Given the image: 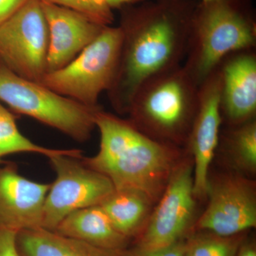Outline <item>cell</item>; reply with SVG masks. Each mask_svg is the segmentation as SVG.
<instances>
[{
  "label": "cell",
  "instance_id": "1",
  "mask_svg": "<svg viewBox=\"0 0 256 256\" xmlns=\"http://www.w3.org/2000/svg\"><path fill=\"white\" fill-rule=\"evenodd\" d=\"M196 0H146L120 10V53L108 92L112 108L128 114L144 82L182 65L188 52Z\"/></svg>",
  "mask_w": 256,
  "mask_h": 256
},
{
  "label": "cell",
  "instance_id": "2",
  "mask_svg": "<svg viewBox=\"0 0 256 256\" xmlns=\"http://www.w3.org/2000/svg\"><path fill=\"white\" fill-rule=\"evenodd\" d=\"M95 122L100 148L92 158L82 156V162L107 176L114 190H138L156 204L183 158L180 146L156 140L129 120L102 108L96 112Z\"/></svg>",
  "mask_w": 256,
  "mask_h": 256
},
{
  "label": "cell",
  "instance_id": "3",
  "mask_svg": "<svg viewBox=\"0 0 256 256\" xmlns=\"http://www.w3.org/2000/svg\"><path fill=\"white\" fill-rule=\"evenodd\" d=\"M248 1L197 2L182 66L198 86L226 57L236 52L255 50L256 22Z\"/></svg>",
  "mask_w": 256,
  "mask_h": 256
},
{
  "label": "cell",
  "instance_id": "4",
  "mask_svg": "<svg viewBox=\"0 0 256 256\" xmlns=\"http://www.w3.org/2000/svg\"><path fill=\"white\" fill-rule=\"evenodd\" d=\"M198 87L182 64L163 72L138 89L128 120L156 140L185 144L198 106Z\"/></svg>",
  "mask_w": 256,
  "mask_h": 256
},
{
  "label": "cell",
  "instance_id": "5",
  "mask_svg": "<svg viewBox=\"0 0 256 256\" xmlns=\"http://www.w3.org/2000/svg\"><path fill=\"white\" fill-rule=\"evenodd\" d=\"M0 102L12 112L24 114L58 130L79 142L90 139L96 112L38 82L24 78L0 64Z\"/></svg>",
  "mask_w": 256,
  "mask_h": 256
},
{
  "label": "cell",
  "instance_id": "6",
  "mask_svg": "<svg viewBox=\"0 0 256 256\" xmlns=\"http://www.w3.org/2000/svg\"><path fill=\"white\" fill-rule=\"evenodd\" d=\"M120 26H106L99 36L66 66L46 74L41 84L82 105L96 107L114 82L120 53Z\"/></svg>",
  "mask_w": 256,
  "mask_h": 256
},
{
  "label": "cell",
  "instance_id": "7",
  "mask_svg": "<svg viewBox=\"0 0 256 256\" xmlns=\"http://www.w3.org/2000/svg\"><path fill=\"white\" fill-rule=\"evenodd\" d=\"M82 158H48L56 178L50 184L45 200L42 228L54 230L72 212L100 205L116 190L107 176L87 166Z\"/></svg>",
  "mask_w": 256,
  "mask_h": 256
},
{
  "label": "cell",
  "instance_id": "8",
  "mask_svg": "<svg viewBox=\"0 0 256 256\" xmlns=\"http://www.w3.org/2000/svg\"><path fill=\"white\" fill-rule=\"evenodd\" d=\"M48 30L41 0H28L0 26V64L40 82L47 72Z\"/></svg>",
  "mask_w": 256,
  "mask_h": 256
},
{
  "label": "cell",
  "instance_id": "9",
  "mask_svg": "<svg viewBox=\"0 0 256 256\" xmlns=\"http://www.w3.org/2000/svg\"><path fill=\"white\" fill-rule=\"evenodd\" d=\"M196 200L193 160L184 156L173 170L142 233L131 244L144 248H156L186 238L194 225Z\"/></svg>",
  "mask_w": 256,
  "mask_h": 256
},
{
  "label": "cell",
  "instance_id": "10",
  "mask_svg": "<svg viewBox=\"0 0 256 256\" xmlns=\"http://www.w3.org/2000/svg\"><path fill=\"white\" fill-rule=\"evenodd\" d=\"M206 210L192 230L222 236L247 233L256 226L255 182L238 173H226L208 180Z\"/></svg>",
  "mask_w": 256,
  "mask_h": 256
},
{
  "label": "cell",
  "instance_id": "11",
  "mask_svg": "<svg viewBox=\"0 0 256 256\" xmlns=\"http://www.w3.org/2000/svg\"><path fill=\"white\" fill-rule=\"evenodd\" d=\"M220 75L217 68L198 87L196 114L186 144L193 160L194 194L206 198L210 164L218 149L222 120Z\"/></svg>",
  "mask_w": 256,
  "mask_h": 256
},
{
  "label": "cell",
  "instance_id": "12",
  "mask_svg": "<svg viewBox=\"0 0 256 256\" xmlns=\"http://www.w3.org/2000/svg\"><path fill=\"white\" fill-rule=\"evenodd\" d=\"M50 186L24 178L14 163H3L0 166V227L18 232L42 228Z\"/></svg>",
  "mask_w": 256,
  "mask_h": 256
},
{
  "label": "cell",
  "instance_id": "13",
  "mask_svg": "<svg viewBox=\"0 0 256 256\" xmlns=\"http://www.w3.org/2000/svg\"><path fill=\"white\" fill-rule=\"evenodd\" d=\"M41 4L48 30V74L72 62L106 26L73 10L42 0Z\"/></svg>",
  "mask_w": 256,
  "mask_h": 256
},
{
  "label": "cell",
  "instance_id": "14",
  "mask_svg": "<svg viewBox=\"0 0 256 256\" xmlns=\"http://www.w3.org/2000/svg\"><path fill=\"white\" fill-rule=\"evenodd\" d=\"M220 75V112L227 126L256 119L255 50L236 52L218 66Z\"/></svg>",
  "mask_w": 256,
  "mask_h": 256
},
{
  "label": "cell",
  "instance_id": "15",
  "mask_svg": "<svg viewBox=\"0 0 256 256\" xmlns=\"http://www.w3.org/2000/svg\"><path fill=\"white\" fill-rule=\"evenodd\" d=\"M53 232L111 252L124 250L132 242L114 228L100 205L72 212L58 224Z\"/></svg>",
  "mask_w": 256,
  "mask_h": 256
},
{
  "label": "cell",
  "instance_id": "16",
  "mask_svg": "<svg viewBox=\"0 0 256 256\" xmlns=\"http://www.w3.org/2000/svg\"><path fill=\"white\" fill-rule=\"evenodd\" d=\"M154 204L142 192L120 190H114L100 205L114 228L132 242L142 233Z\"/></svg>",
  "mask_w": 256,
  "mask_h": 256
},
{
  "label": "cell",
  "instance_id": "17",
  "mask_svg": "<svg viewBox=\"0 0 256 256\" xmlns=\"http://www.w3.org/2000/svg\"><path fill=\"white\" fill-rule=\"evenodd\" d=\"M16 244L22 256H120L43 228L20 230Z\"/></svg>",
  "mask_w": 256,
  "mask_h": 256
},
{
  "label": "cell",
  "instance_id": "18",
  "mask_svg": "<svg viewBox=\"0 0 256 256\" xmlns=\"http://www.w3.org/2000/svg\"><path fill=\"white\" fill-rule=\"evenodd\" d=\"M234 172L248 178L256 172V119L236 126H227L220 134L218 146Z\"/></svg>",
  "mask_w": 256,
  "mask_h": 256
},
{
  "label": "cell",
  "instance_id": "19",
  "mask_svg": "<svg viewBox=\"0 0 256 256\" xmlns=\"http://www.w3.org/2000/svg\"><path fill=\"white\" fill-rule=\"evenodd\" d=\"M23 152L37 153L48 158L56 156L82 158L80 150L52 149L32 142L20 132L13 112L0 102V166L4 163V156Z\"/></svg>",
  "mask_w": 256,
  "mask_h": 256
},
{
  "label": "cell",
  "instance_id": "20",
  "mask_svg": "<svg viewBox=\"0 0 256 256\" xmlns=\"http://www.w3.org/2000/svg\"><path fill=\"white\" fill-rule=\"evenodd\" d=\"M246 233L222 236L210 232L192 230L184 239L183 256H236Z\"/></svg>",
  "mask_w": 256,
  "mask_h": 256
},
{
  "label": "cell",
  "instance_id": "21",
  "mask_svg": "<svg viewBox=\"0 0 256 256\" xmlns=\"http://www.w3.org/2000/svg\"><path fill=\"white\" fill-rule=\"evenodd\" d=\"M68 9L73 10L96 22L104 26H110L114 21V11L106 0H42Z\"/></svg>",
  "mask_w": 256,
  "mask_h": 256
},
{
  "label": "cell",
  "instance_id": "22",
  "mask_svg": "<svg viewBox=\"0 0 256 256\" xmlns=\"http://www.w3.org/2000/svg\"><path fill=\"white\" fill-rule=\"evenodd\" d=\"M184 239L156 248H144L131 244L124 250L120 252V256H183Z\"/></svg>",
  "mask_w": 256,
  "mask_h": 256
},
{
  "label": "cell",
  "instance_id": "23",
  "mask_svg": "<svg viewBox=\"0 0 256 256\" xmlns=\"http://www.w3.org/2000/svg\"><path fill=\"white\" fill-rule=\"evenodd\" d=\"M18 233L0 227V256H22L16 244Z\"/></svg>",
  "mask_w": 256,
  "mask_h": 256
},
{
  "label": "cell",
  "instance_id": "24",
  "mask_svg": "<svg viewBox=\"0 0 256 256\" xmlns=\"http://www.w3.org/2000/svg\"><path fill=\"white\" fill-rule=\"evenodd\" d=\"M28 0H0V26Z\"/></svg>",
  "mask_w": 256,
  "mask_h": 256
},
{
  "label": "cell",
  "instance_id": "25",
  "mask_svg": "<svg viewBox=\"0 0 256 256\" xmlns=\"http://www.w3.org/2000/svg\"><path fill=\"white\" fill-rule=\"evenodd\" d=\"M236 256H256V242L254 238H248V236L239 247Z\"/></svg>",
  "mask_w": 256,
  "mask_h": 256
},
{
  "label": "cell",
  "instance_id": "26",
  "mask_svg": "<svg viewBox=\"0 0 256 256\" xmlns=\"http://www.w3.org/2000/svg\"><path fill=\"white\" fill-rule=\"evenodd\" d=\"M106 1L110 9L114 11V10H120L126 6L140 4L146 0H106Z\"/></svg>",
  "mask_w": 256,
  "mask_h": 256
},
{
  "label": "cell",
  "instance_id": "27",
  "mask_svg": "<svg viewBox=\"0 0 256 256\" xmlns=\"http://www.w3.org/2000/svg\"><path fill=\"white\" fill-rule=\"evenodd\" d=\"M200 1H204V2H206V1H216V0H200Z\"/></svg>",
  "mask_w": 256,
  "mask_h": 256
}]
</instances>
